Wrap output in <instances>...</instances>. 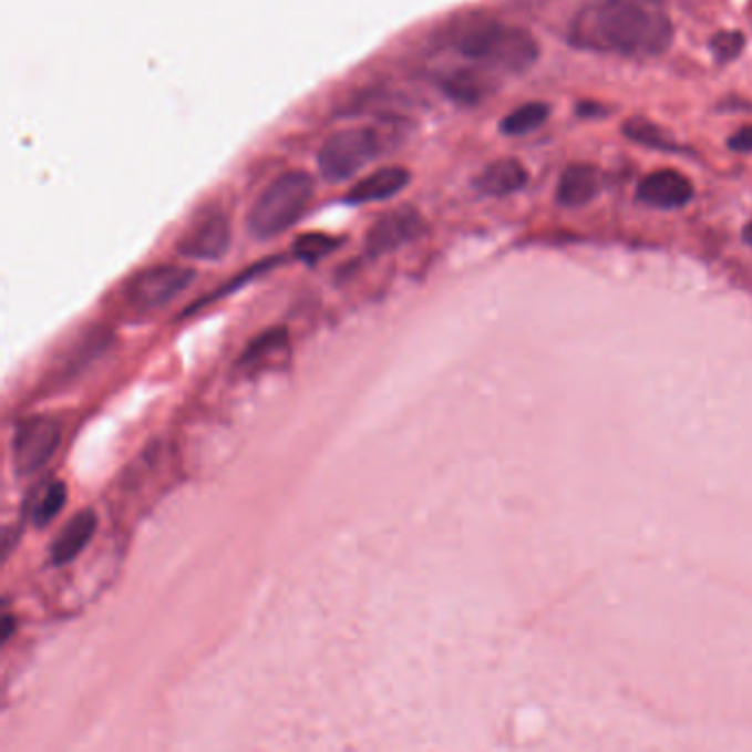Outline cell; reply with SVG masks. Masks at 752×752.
Listing matches in <instances>:
<instances>
[{
  "mask_svg": "<svg viewBox=\"0 0 752 752\" xmlns=\"http://www.w3.org/2000/svg\"><path fill=\"white\" fill-rule=\"evenodd\" d=\"M97 529V516L93 509L78 512L55 536L51 545V563L62 567L80 556V552L91 543Z\"/></svg>",
  "mask_w": 752,
  "mask_h": 752,
  "instance_id": "30bf717a",
  "label": "cell"
},
{
  "mask_svg": "<svg viewBox=\"0 0 752 752\" xmlns=\"http://www.w3.org/2000/svg\"><path fill=\"white\" fill-rule=\"evenodd\" d=\"M338 241L333 237L327 235H305L300 239H296L293 244V251L298 258L307 260V262H316L320 258H325L329 251L336 250Z\"/></svg>",
  "mask_w": 752,
  "mask_h": 752,
  "instance_id": "ffe728a7",
  "label": "cell"
},
{
  "mask_svg": "<svg viewBox=\"0 0 752 752\" xmlns=\"http://www.w3.org/2000/svg\"><path fill=\"white\" fill-rule=\"evenodd\" d=\"M462 55L488 62L507 71H525L534 64L538 47L534 38L516 27H505L495 20H480L468 24L455 40Z\"/></svg>",
  "mask_w": 752,
  "mask_h": 752,
  "instance_id": "3957f363",
  "label": "cell"
},
{
  "mask_svg": "<svg viewBox=\"0 0 752 752\" xmlns=\"http://www.w3.org/2000/svg\"><path fill=\"white\" fill-rule=\"evenodd\" d=\"M62 442V424L53 418H29L18 424L11 453L20 475H33L44 468Z\"/></svg>",
  "mask_w": 752,
  "mask_h": 752,
  "instance_id": "8992f818",
  "label": "cell"
},
{
  "mask_svg": "<svg viewBox=\"0 0 752 752\" xmlns=\"http://www.w3.org/2000/svg\"><path fill=\"white\" fill-rule=\"evenodd\" d=\"M442 89L460 104H477L486 93V84L475 71H455L442 82Z\"/></svg>",
  "mask_w": 752,
  "mask_h": 752,
  "instance_id": "2e32d148",
  "label": "cell"
},
{
  "mask_svg": "<svg viewBox=\"0 0 752 752\" xmlns=\"http://www.w3.org/2000/svg\"><path fill=\"white\" fill-rule=\"evenodd\" d=\"M313 199V179L305 171L278 175L254 202L248 230L254 239L269 241L300 222Z\"/></svg>",
  "mask_w": 752,
  "mask_h": 752,
  "instance_id": "7a4b0ae2",
  "label": "cell"
},
{
  "mask_svg": "<svg viewBox=\"0 0 752 752\" xmlns=\"http://www.w3.org/2000/svg\"><path fill=\"white\" fill-rule=\"evenodd\" d=\"M729 148L735 153H751L752 151V126H744L740 128L731 140H729Z\"/></svg>",
  "mask_w": 752,
  "mask_h": 752,
  "instance_id": "44dd1931",
  "label": "cell"
},
{
  "mask_svg": "<svg viewBox=\"0 0 752 752\" xmlns=\"http://www.w3.org/2000/svg\"><path fill=\"white\" fill-rule=\"evenodd\" d=\"M230 224L222 213L199 217L177 241V251L186 258L217 260L230 250Z\"/></svg>",
  "mask_w": 752,
  "mask_h": 752,
  "instance_id": "ba28073f",
  "label": "cell"
},
{
  "mask_svg": "<svg viewBox=\"0 0 752 752\" xmlns=\"http://www.w3.org/2000/svg\"><path fill=\"white\" fill-rule=\"evenodd\" d=\"M744 44H746V38L742 31H720L711 40V51H713V58L720 64H724V62L735 60L744 51Z\"/></svg>",
  "mask_w": 752,
  "mask_h": 752,
  "instance_id": "d6986e66",
  "label": "cell"
},
{
  "mask_svg": "<svg viewBox=\"0 0 752 752\" xmlns=\"http://www.w3.org/2000/svg\"><path fill=\"white\" fill-rule=\"evenodd\" d=\"M549 117L547 104H523L502 120V133L505 135H527L536 131Z\"/></svg>",
  "mask_w": 752,
  "mask_h": 752,
  "instance_id": "e0dca14e",
  "label": "cell"
},
{
  "mask_svg": "<svg viewBox=\"0 0 752 752\" xmlns=\"http://www.w3.org/2000/svg\"><path fill=\"white\" fill-rule=\"evenodd\" d=\"M382 155V140L369 126L331 133L318 151V171L327 182H347Z\"/></svg>",
  "mask_w": 752,
  "mask_h": 752,
  "instance_id": "277c9868",
  "label": "cell"
},
{
  "mask_svg": "<svg viewBox=\"0 0 752 752\" xmlns=\"http://www.w3.org/2000/svg\"><path fill=\"white\" fill-rule=\"evenodd\" d=\"M622 133L642 144V146H651V148H658V151H680V146L671 140V135L660 128L658 124L645 120V117H633V120H627L625 126H622Z\"/></svg>",
  "mask_w": 752,
  "mask_h": 752,
  "instance_id": "9a60e30c",
  "label": "cell"
},
{
  "mask_svg": "<svg viewBox=\"0 0 752 752\" xmlns=\"http://www.w3.org/2000/svg\"><path fill=\"white\" fill-rule=\"evenodd\" d=\"M649 2H662V0H649Z\"/></svg>",
  "mask_w": 752,
  "mask_h": 752,
  "instance_id": "603a6c76",
  "label": "cell"
},
{
  "mask_svg": "<svg viewBox=\"0 0 752 752\" xmlns=\"http://www.w3.org/2000/svg\"><path fill=\"white\" fill-rule=\"evenodd\" d=\"M195 280V271L182 265H155L140 274H135L126 289V302L137 311H153L166 307L182 291L190 287Z\"/></svg>",
  "mask_w": 752,
  "mask_h": 752,
  "instance_id": "5b68a950",
  "label": "cell"
},
{
  "mask_svg": "<svg viewBox=\"0 0 752 752\" xmlns=\"http://www.w3.org/2000/svg\"><path fill=\"white\" fill-rule=\"evenodd\" d=\"M527 184V171L516 159H499L482 171L475 188L486 197H507Z\"/></svg>",
  "mask_w": 752,
  "mask_h": 752,
  "instance_id": "4fadbf2b",
  "label": "cell"
},
{
  "mask_svg": "<svg viewBox=\"0 0 752 752\" xmlns=\"http://www.w3.org/2000/svg\"><path fill=\"white\" fill-rule=\"evenodd\" d=\"M422 235H424L422 215L411 206H402V208H395V210L382 215L369 228L367 239H364V248L369 254L380 256V254L395 251L402 246H409L415 239H420Z\"/></svg>",
  "mask_w": 752,
  "mask_h": 752,
  "instance_id": "52a82bcc",
  "label": "cell"
},
{
  "mask_svg": "<svg viewBox=\"0 0 752 752\" xmlns=\"http://www.w3.org/2000/svg\"><path fill=\"white\" fill-rule=\"evenodd\" d=\"M285 347H287V333H285V329H271V331L258 336V338L251 342L250 347L246 349L244 358H241V364L254 367V364L267 360L274 351H280V349H285Z\"/></svg>",
  "mask_w": 752,
  "mask_h": 752,
  "instance_id": "ac0fdd59",
  "label": "cell"
},
{
  "mask_svg": "<svg viewBox=\"0 0 752 752\" xmlns=\"http://www.w3.org/2000/svg\"><path fill=\"white\" fill-rule=\"evenodd\" d=\"M598 190H600L598 171L589 164H574L563 173L556 197L563 206L578 208L589 204L598 195Z\"/></svg>",
  "mask_w": 752,
  "mask_h": 752,
  "instance_id": "7c38bea8",
  "label": "cell"
},
{
  "mask_svg": "<svg viewBox=\"0 0 752 752\" xmlns=\"http://www.w3.org/2000/svg\"><path fill=\"white\" fill-rule=\"evenodd\" d=\"M638 199L662 210L682 208L693 199V184L676 171H658L640 182Z\"/></svg>",
  "mask_w": 752,
  "mask_h": 752,
  "instance_id": "9c48e42d",
  "label": "cell"
},
{
  "mask_svg": "<svg viewBox=\"0 0 752 752\" xmlns=\"http://www.w3.org/2000/svg\"><path fill=\"white\" fill-rule=\"evenodd\" d=\"M744 241L752 248V222L744 228Z\"/></svg>",
  "mask_w": 752,
  "mask_h": 752,
  "instance_id": "7402d4cb",
  "label": "cell"
},
{
  "mask_svg": "<svg viewBox=\"0 0 752 752\" xmlns=\"http://www.w3.org/2000/svg\"><path fill=\"white\" fill-rule=\"evenodd\" d=\"M671 38L673 29L667 16L631 0H602L587 7L571 33V40L580 47L625 55L660 53L671 44Z\"/></svg>",
  "mask_w": 752,
  "mask_h": 752,
  "instance_id": "6da1fadb",
  "label": "cell"
},
{
  "mask_svg": "<svg viewBox=\"0 0 752 752\" xmlns=\"http://www.w3.org/2000/svg\"><path fill=\"white\" fill-rule=\"evenodd\" d=\"M66 503V486L62 482H49L40 486L29 502V518L33 525L44 527L49 525Z\"/></svg>",
  "mask_w": 752,
  "mask_h": 752,
  "instance_id": "5bb4252c",
  "label": "cell"
},
{
  "mask_svg": "<svg viewBox=\"0 0 752 752\" xmlns=\"http://www.w3.org/2000/svg\"><path fill=\"white\" fill-rule=\"evenodd\" d=\"M411 182V173L402 166H389L380 168L364 179H360L347 195L351 204H375V202H387L402 193Z\"/></svg>",
  "mask_w": 752,
  "mask_h": 752,
  "instance_id": "8fae6325",
  "label": "cell"
}]
</instances>
